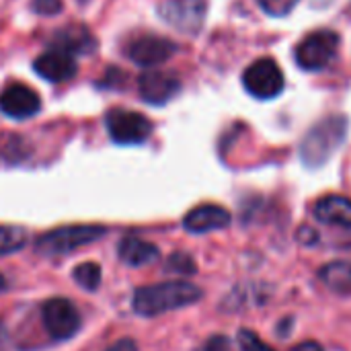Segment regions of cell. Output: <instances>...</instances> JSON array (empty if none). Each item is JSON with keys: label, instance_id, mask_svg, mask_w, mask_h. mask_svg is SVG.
Returning a JSON list of instances; mask_svg holds the SVG:
<instances>
[{"label": "cell", "instance_id": "obj_1", "mask_svg": "<svg viewBox=\"0 0 351 351\" xmlns=\"http://www.w3.org/2000/svg\"><path fill=\"white\" fill-rule=\"evenodd\" d=\"M204 296L202 288L189 282H167L138 288L134 294V311L140 317H158L162 313H171L177 308L191 306L199 302Z\"/></svg>", "mask_w": 351, "mask_h": 351}, {"label": "cell", "instance_id": "obj_2", "mask_svg": "<svg viewBox=\"0 0 351 351\" xmlns=\"http://www.w3.org/2000/svg\"><path fill=\"white\" fill-rule=\"evenodd\" d=\"M346 134H348L346 117L333 115V117L323 119L302 140V146H300L302 162L311 169L325 165L333 156V152L343 144Z\"/></svg>", "mask_w": 351, "mask_h": 351}, {"label": "cell", "instance_id": "obj_3", "mask_svg": "<svg viewBox=\"0 0 351 351\" xmlns=\"http://www.w3.org/2000/svg\"><path fill=\"white\" fill-rule=\"evenodd\" d=\"M105 234L103 226L97 224H78V226H60L45 232L37 241V251L41 255H64L78 247H86L99 241Z\"/></svg>", "mask_w": 351, "mask_h": 351}, {"label": "cell", "instance_id": "obj_4", "mask_svg": "<svg viewBox=\"0 0 351 351\" xmlns=\"http://www.w3.org/2000/svg\"><path fill=\"white\" fill-rule=\"evenodd\" d=\"M337 45H339V35L337 33H333L329 29L315 31V33L306 35L298 43V47L294 51L296 64L302 70H308V72L323 70L337 56Z\"/></svg>", "mask_w": 351, "mask_h": 351}, {"label": "cell", "instance_id": "obj_5", "mask_svg": "<svg viewBox=\"0 0 351 351\" xmlns=\"http://www.w3.org/2000/svg\"><path fill=\"white\" fill-rule=\"evenodd\" d=\"M105 125L111 140L123 146L142 144L152 134V121L130 109H111L105 117Z\"/></svg>", "mask_w": 351, "mask_h": 351}, {"label": "cell", "instance_id": "obj_6", "mask_svg": "<svg viewBox=\"0 0 351 351\" xmlns=\"http://www.w3.org/2000/svg\"><path fill=\"white\" fill-rule=\"evenodd\" d=\"M243 84L249 95L265 101V99H276L278 95H282L286 80H284V72L276 64V60L261 58L245 70Z\"/></svg>", "mask_w": 351, "mask_h": 351}, {"label": "cell", "instance_id": "obj_7", "mask_svg": "<svg viewBox=\"0 0 351 351\" xmlns=\"http://www.w3.org/2000/svg\"><path fill=\"white\" fill-rule=\"evenodd\" d=\"M41 319L47 333L58 341L74 337L80 329V315L76 306L66 298L47 300L41 308Z\"/></svg>", "mask_w": 351, "mask_h": 351}, {"label": "cell", "instance_id": "obj_8", "mask_svg": "<svg viewBox=\"0 0 351 351\" xmlns=\"http://www.w3.org/2000/svg\"><path fill=\"white\" fill-rule=\"evenodd\" d=\"M160 16L183 33H197L206 19V0H167Z\"/></svg>", "mask_w": 351, "mask_h": 351}, {"label": "cell", "instance_id": "obj_9", "mask_svg": "<svg viewBox=\"0 0 351 351\" xmlns=\"http://www.w3.org/2000/svg\"><path fill=\"white\" fill-rule=\"evenodd\" d=\"M175 51H177V43L158 35H142L128 45V58L134 64L146 68L165 64L169 58L175 56Z\"/></svg>", "mask_w": 351, "mask_h": 351}, {"label": "cell", "instance_id": "obj_10", "mask_svg": "<svg viewBox=\"0 0 351 351\" xmlns=\"http://www.w3.org/2000/svg\"><path fill=\"white\" fill-rule=\"evenodd\" d=\"M39 109H41L39 95L27 84L14 82L0 93V111L12 119L33 117L35 113H39Z\"/></svg>", "mask_w": 351, "mask_h": 351}, {"label": "cell", "instance_id": "obj_11", "mask_svg": "<svg viewBox=\"0 0 351 351\" xmlns=\"http://www.w3.org/2000/svg\"><path fill=\"white\" fill-rule=\"evenodd\" d=\"M232 222V216L226 208L216 206V204H204L193 208L185 220H183V228L191 234H206V232H214V230H222Z\"/></svg>", "mask_w": 351, "mask_h": 351}, {"label": "cell", "instance_id": "obj_12", "mask_svg": "<svg viewBox=\"0 0 351 351\" xmlns=\"http://www.w3.org/2000/svg\"><path fill=\"white\" fill-rule=\"evenodd\" d=\"M138 86L142 99L150 105H165L181 90L179 78L167 72H146L140 76Z\"/></svg>", "mask_w": 351, "mask_h": 351}, {"label": "cell", "instance_id": "obj_13", "mask_svg": "<svg viewBox=\"0 0 351 351\" xmlns=\"http://www.w3.org/2000/svg\"><path fill=\"white\" fill-rule=\"evenodd\" d=\"M33 68H35V72L41 78H45L49 82H66L78 70V66H76L72 56H68L64 51H56V49H49V51L41 53L35 60Z\"/></svg>", "mask_w": 351, "mask_h": 351}, {"label": "cell", "instance_id": "obj_14", "mask_svg": "<svg viewBox=\"0 0 351 351\" xmlns=\"http://www.w3.org/2000/svg\"><path fill=\"white\" fill-rule=\"evenodd\" d=\"M51 47L56 51H64L68 56L74 53H90L97 47V39L93 33L82 25H68L64 29H58L51 37Z\"/></svg>", "mask_w": 351, "mask_h": 351}, {"label": "cell", "instance_id": "obj_15", "mask_svg": "<svg viewBox=\"0 0 351 351\" xmlns=\"http://www.w3.org/2000/svg\"><path fill=\"white\" fill-rule=\"evenodd\" d=\"M315 218L329 226L351 228V199L346 195L329 193L315 204Z\"/></svg>", "mask_w": 351, "mask_h": 351}, {"label": "cell", "instance_id": "obj_16", "mask_svg": "<svg viewBox=\"0 0 351 351\" xmlns=\"http://www.w3.org/2000/svg\"><path fill=\"white\" fill-rule=\"evenodd\" d=\"M119 259L130 265V267H142V265H150L158 259L160 251L156 245L148 243V241H142V239H136V237H125L121 243H119Z\"/></svg>", "mask_w": 351, "mask_h": 351}, {"label": "cell", "instance_id": "obj_17", "mask_svg": "<svg viewBox=\"0 0 351 351\" xmlns=\"http://www.w3.org/2000/svg\"><path fill=\"white\" fill-rule=\"evenodd\" d=\"M319 278L329 290L339 294H351V261H333L323 265Z\"/></svg>", "mask_w": 351, "mask_h": 351}, {"label": "cell", "instance_id": "obj_18", "mask_svg": "<svg viewBox=\"0 0 351 351\" xmlns=\"http://www.w3.org/2000/svg\"><path fill=\"white\" fill-rule=\"evenodd\" d=\"M27 245V232L21 226H0V255H10Z\"/></svg>", "mask_w": 351, "mask_h": 351}, {"label": "cell", "instance_id": "obj_19", "mask_svg": "<svg viewBox=\"0 0 351 351\" xmlns=\"http://www.w3.org/2000/svg\"><path fill=\"white\" fill-rule=\"evenodd\" d=\"M74 280H76V284L80 288H84L88 292H95L101 286V267L97 263H93V261L80 263L74 269Z\"/></svg>", "mask_w": 351, "mask_h": 351}, {"label": "cell", "instance_id": "obj_20", "mask_svg": "<svg viewBox=\"0 0 351 351\" xmlns=\"http://www.w3.org/2000/svg\"><path fill=\"white\" fill-rule=\"evenodd\" d=\"M167 271L179 274V276H193L197 271V265L187 253H173L167 259Z\"/></svg>", "mask_w": 351, "mask_h": 351}, {"label": "cell", "instance_id": "obj_21", "mask_svg": "<svg viewBox=\"0 0 351 351\" xmlns=\"http://www.w3.org/2000/svg\"><path fill=\"white\" fill-rule=\"evenodd\" d=\"M237 341H239V348L243 351H276L251 329H241L237 335Z\"/></svg>", "mask_w": 351, "mask_h": 351}, {"label": "cell", "instance_id": "obj_22", "mask_svg": "<svg viewBox=\"0 0 351 351\" xmlns=\"http://www.w3.org/2000/svg\"><path fill=\"white\" fill-rule=\"evenodd\" d=\"M261 8L271 16H286L298 4V0H259Z\"/></svg>", "mask_w": 351, "mask_h": 351}, {"label": "cell", "instance_id": "obj_23", "mask_svg": "<svg viewBox=\"0 0 351 351\" xmlns=\"http://www.w3.org/2000/svg\"><path fill=\"white\" fill-rule=\"evenodd\" d=\"M197 351H230V341L224 335H212Z\"/></svg>", "mask_w": 351, "mask_h": 351}, {"label": "cell", "instance_id": "obj_24", "mask_svg": "<svg viewBox=\"0 0 351 351\" xmlns=\"http://www.w3.org/2000/svg\"><path fill=\"white\" fill-rule=\"evenodd\" d=\"M33 8L43 16H51L62 10V0H35Z\"/></svg>", "mask_w": 351, "mask_h": 351}, {"label": "cell", "instance_id": "obj_25", "mask_svg": "<svg viewBox=\"0 0 351 351\" xmlns=\"http://www.w3.org/2000/svg\"><path fill=\"white\" fill-rule=\"evenodd\" d=\"M107 351H138V346H136V341H132V339H119V341H115L113 346H109Z\"/></svg>", "mask_w": 351, "mask_h": 351}, {"label": "cell", "instance_id": "obj_26", "mask_svg": "<svg viewBox=\"0 0 351 351\" xmlns=\"http://www.w3.org/2000/svg\"><path fill=\"white\" fill-rule=\"evenodd\" d=\"M290 351H325V350H323V346H321V343H317V341H302V343L294 346Z\"/></svg>", "mask_w": 351, "mask_h": 351}, {"label": "cell", "instance_id": "obj_27", "mask_svg": "<svg viewBox=\"0 0 351 351\" xmlns=\"http://www.w3.org/2000/svg\"><path fill=\"white\" fill-rule=\"evenodd\" d=\"M6 346H8V333H6V329L0 325V351L6 350Z\"/></svg>", "mask_w": 351, "mask_h": 351}, {"label": "cell", "instance_id": "obj_28", "mask_svg": "<svg viewBox=\"0 0 351 351\" xmlns=\"http://www.w3.org/2000/svg\"><path fill=\"white\" fill-rule=\"evenodd\" d=\"M6 290V280H4V276L0 274V292H4Z\"/></svg>", "mask_w": 351, "mask_h": 351}]
</instances>
